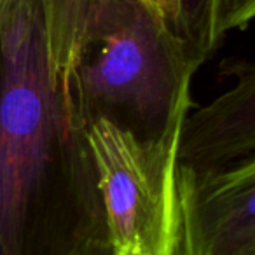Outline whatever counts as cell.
Instances as JSON below:
<instances>
[{
	"mask_svg": "<svg viewBox=\"0 0 255 255\" xmlns=\"http://www.w3.org/2000/svg\"><path fill=\"white\" fill-rule=\"evenodd\" d=\"M189 110L177 114L159 135L143 138L109 116H96L84 129L103 231L117 255H173L177 156Z\"/></svg>",
	"mask_w": 255,
	"mask_h": 255,
	"instance_id": "3",
	"label": "cell"
},
{
	"mask_svg": "<svg viewBox=\"0 0 255 255\" xmlns=\"http://www.w3.org/2000/svg\"><path fill=\"white\" fill-rule=\"evenodd\" d=\"M233 86L196 112L180 131L178 164L196 171L233 166L255 152V68L250 61L227 63Z\"/></svg>",
	"mask_w": 255,
	"mask_h": 255,
	"instance_id": "5",
	"label": "cell"
},
{
	"mask_svg": "<svg viewBox=\"0 0 255 255\" xmlns=\"http://www.w3.org/2000/svg\"><path fill=\"white\" fill-rule=\"evenodd\" d=\"M173 255H255V157L220 170L177 166Z\"/></svg>",
	"mask_w": 255,
	"mask_h": 255,
	"instance_id": "4",
	"label": "cell"
},
{
	"mask_svg": "<svg viewBox=\"0 0 255 255\" xmlns=\"http://www.w3.org/2000/svg\"><path fill=\"white\" fill-rule=\"evenodd\" d=\"M255 14V0H219L220 33L226 39L234 30H245Z\"/></svg>",
	"mask_w": 255,
	"mask_h": 255,
	"instance_id": "7",
	"label": "cell"
},
{
	"mask_svg": "<svg viewBox=\"0 0 255 255\" xmlns=\"http://www.w3.org/2000/svg\"><path fill=\"white\" fill-rule=\"evenodd\" d=\"M180 39L191 54L206 61L224 42L219 21V0H178Z\"/></svg>",
	"mask_w": 255,
	"mask_h": 255,
	"instance_id": "6",
	"label": "cell"
},
{
	"mask_svg": "<svg viewBox=\"0 0 255 255\" xmlns=\"http://www.w3.org/2000/svg\"><path fill=\"white\" fill-rule=\"evenodd\" d=\"M72 255H117V254L110 248L109 241H107V236H105V231L100 229V231H95V233L88 234V236L74 248Z\"/></svg>",
	"mask_w": 255,
	"mask_h": 255,
	"instance_id": "9",
	"label": "cell"
},
{
	"mask_svg": "<svg viewBox=\"0 0 255 255\" xmlns=\"http://www.w3.org/2000/svg\"><path fill=\"white\" fill-rule=\"evenodd\" d=\"M143 4L171 30L180 37V9L178 0H142Z\"/></svg>",
	"mask_w": 255,
	"mask_h": 255,
	"instance_id": "8",
	"label": "cell"
},
{
	"mask_svg": "<svg viewBox=\"0 0 255 255\" xmlns=\"http://www.w3.org/2000/svg\"><path fill=\"white\" fill-rule=\"evenodd\" d=\"M61 129L40 0H0V255H72L42 210Z\"/></svg>",
	"mask_w": 255,
	"mask_h": 255,
	"instance_id": "2",
	"label": "cell"
},
{
	"mask_svg": "<svg viewBox=\"0 0 255 255\" xmlns=\"http://www.w3.org/2000/svg\"><path fill=\"white\" fill-rule=\"evenodd\" d=\"M40 9L60 124L70 138L110 112L159 135L192 107L201 61L142 0H40Z\"/></svg>",
	"mask_w": 255,
	"mask_h": 255,
	"instance_id": "1",
	"label": "cell"
}]
</instances>
